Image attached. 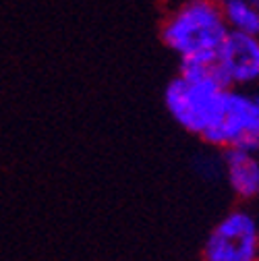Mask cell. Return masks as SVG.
<instances>
[{"label": "cell", "instance_id": "obj_6", "mask_svg": "<svg viewBox=\"0 0 259 261\" xmlns=\"http://www.w3.org/2000/svg\"><path fill=\"white\" fill-rule=\"evenodd\" d=\"M224 172L230 189L241 199H255L259 195V158L255 151L226 147Z\"/></svg>", "mask_w": 259, "mask_h": 261}, {"label": "cell", "instance_id": "obj_9", "mask_svg": "<svg viewBox=\"0 0 259 261\" xmlns=\"http://www.w3.org/2000/svg\"><path fill=\"white\" fill-rule=\"evenodd\" d=\"M212 3H216V5H224V3H228V0H212Z\"/></svg>", "mask_w": 259, "mask_h": 261}, {"label": "cell", "instance_id": "obj_5", "mask_svg": "<svg viewBox=\"0 0 259 261\" xmlns=\"http://www.w3.org/2000/svg\"><path fill=\"white\" fill-rule=\"evenodd\" d=\"M214 69L224 87L259 85V36L228 31L216 52Z\"/></svg>", "mask_w": 259, "mask_h": 261}, {"label": "cell", "instance_id": "obj_8", "mask_svg": "<svg viewBox=\"0 0 259 261\" xmlns=\"http://www.w3.org/2000/svg\"><path fill=\"white\" fill-rule=\"evenodd\" d=\"M251 5L257 9V13H259V0H251Z\"/></svg>", "mask_w": 259, "mask_h": 261}, {"label": "cell", "instance_id": "obj_2", "mask_svg": "<svg viewBox=\"0 0 259 261\" xmlns=\"http://www.w3.org/2000/svg\"><path fill=\"white\" fill-rule=\"evenodd\" d=\"M214 147L259 151V85L228 87L216 122L199 135Z\"/></svg>", "mask_w": 259, "mask_h": 261}, {"label": "cell", "instance_id": "obj_1", "mask_svg": "<svg viewBox=\"0 0 259 261\" xmlns=\"http://www.w3.org/2000/svg\"><path fill=\"white\" fill-rule=\"evenodd\" d=\"M228 36L222 7L212 0H180L160 23V38L180 60L214 62Z\"/></svg>", "mask_w": 259, "mask_h": 261}, {"label": "cell", "instance_id": "obj_3", "mask_svg": "<svg viewBox=\"0 0 259 261\" xmlns=\"http://www.w3.org/2000/svg\"><path fill=\"white\" fill-rule=\"evenodd\" d=\"M226 89L228 87H224L216 75H176L164 91V104L170 116L185 130L193 135H201L216 122Z\"/></svg>", "mask_w": 259, "mask_h": 261}, {"label": "cell", "instance_id": "obj_4", "mask_svg": "<svg viewBox=\"0 0 259 261\" xmlns=\"http://www.w3.org/2000/svg\"><path fill=\"white\" fill-rule=\"evenodd\" d=\"M259 228L251 214L235 210L224 216L210 232L203 261H257Z\"/></svg>", "mask_w": 259, "mask_h": 261}, {"label": "cell", "instance_id": "obj_7", "mask_svg": "<svg viewBox=\"0 0 259 261\" xmlns=\"http://www.w3.org/2000/svg\"><path fill=\"white\" fill-rule=\"evenodd\" d=\"M220 7H222V15L228 31L259 36V13L251 5V0H228V3H224Z\"/></svg>", "mask_w": 259, "mask_h": 261}]
</instances>
